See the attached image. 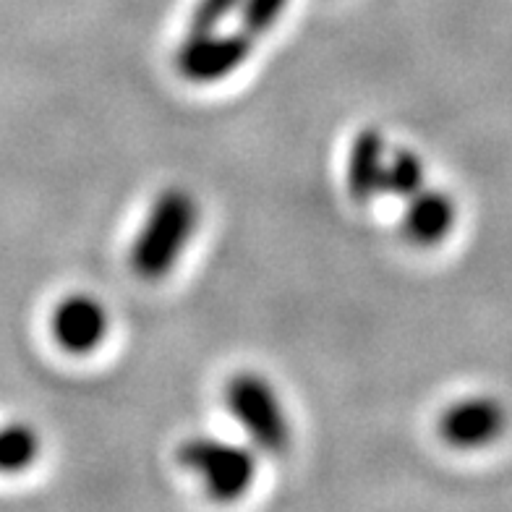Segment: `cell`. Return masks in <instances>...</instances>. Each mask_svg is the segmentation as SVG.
Segmentation results:
<instances>
[{
  "instance_id": "cell-3",
  "label": "cell",
  "mask_w": 512,
  "mask_h": 512,
  "mask_svg": "<svg viewBox=\"0 0 512 512\" xmlns=\"http://www.w3.org/2000/svg\"><path fill=\"white\" fill-rule=\"evenodd\" d=\"M178 463L202 479L209 497L233 502L249 492L256 479V455L243 445L217 437H189L176 450Z\"/></svg>"
},
{
  "instance_id": "cell-1",
  "label": "cell",
  "mask_w": 512,
  "mask_h": 512,
  "mask_svg": "<svg viewBox=\"0 0 512 512\" xmlns=\"http://www.w3.org/2000/svg\"><path fill=\"white\" fill-rule=\"evenodd\" d=\"M199 223V204L181 186L160 191L131 246V267L144 280L168 275L189 246Z\"/></svg>"
},
{
  "instance_id": "cell-9",
  "label": "cell",
  "mask_w": 512,
  "mask_h": 512,
  "mask_svg": "<svg viewBox=\"0 0 512 512\" xmlns=\"http://www.w3.org/2000/svg\"><path fill=\"white\" fill-rule=\"evenodd\" d=\"M426 186V165L413 149H398L387 155L382 178V194L398 196V199H411L413 194Z\"/></svg>"
},
{
  "instance_id": "cell-6",
  "label": "cell",
  "mask_w": 512,
  "mask_h": 512,
  "mask_svg": "<svg viewBox=\"0 0 512 512\" xmlns=\"http://www.w3.org/2000/svg\"><path fill=\"white\" fill-rule=\"evenodd\" d=\"M108 311L92 296L76 293V296L63 298L55 306L50 330H53L55 343L66 353L84 356L100 348V343L108 335Z\"/></svg>"
},
{
  "instance_id": "cell-12",
  "label": "cell",
  "mask_w": 512,
  "mask_h": 512,
  "mask_svg": "<svg viewBox=\"0 0 512 512\" xmlns=\"http://www.w3.org/2000/svg\"><path fill=\"white\" fill-rule=\"evenodd\" d=\"M241 0H196L189 19V34L217 32L233 14H238Z\"/></svg>"
},
{
  "instance_id": "cell-7",
  "label": "cell",
  "mask_w": 512,
  "mask_h": 512,
  "mask_svg": "<svg viewBox=\"0 0 512 512\" xmlns=\"http://www.w3.org/2000/svg\"><path fill=\"white\" fill-rule=\"evenodd\" d=\"M455 220H458V207L452 202V196L447 191L424 186L411 199H405L400 228L408 241L426 249V246H437L445 241L455 228Z\"/></svg>"
},
{
  "instance_id": "cell-4",
  "label": "cell",
  "mask_w": 512,
  "mask_h": 512,
  "mask_svg": "<svg viewBox=\"0 0 512 512\" xmlns=\"http://www.w3.org/2000/svg\"><path fill=\"white\" fill-rule=\"evenodd\" d=\"M251 37L249 32H207V34H189L186 42L176 53V68L183 79L194 84H212V81L228 79L233 71L246 63L251 55Z\"/></svg>"
},
{
  "instance_id": "cell-8",
  "label": "cell",
  "mask_w": 512,
  "mask_h": 512,
  "mask_svg": "<svg viewBox=\"0 0 512 512\" xmlns=\"http://www.w3.org/2000/svg\"><path fill=\"white\" fill-rule=\"evenodd\" d=\"M387 144L379 128H361L351 142L348 152V168H345V181L348 191L356 202L369 204L382 194L384 165H387Z\"/></svg>"
},
{
  "instance_id": "cell-5",
  "label": "cell",
  "mask_w": 512,
  "mask_h": 512,
  "mask_svg": "<svg viewBox=\"0 0 512 512\" xmlns=\"http://www.w3.org/2000/svg\"><path fill=\"white\" fill-rule=\"evenodd\" d=\"M507 426L505 405L489 395H471L447 405L437 432L455 450H479L502 437Z\"/></svg>"
},
{
  "instance_id": "cell-11",
  "label": "cell",
  "mask_w": 512,
  "mask_h": 512,
  "mask_svg": "<svg viewBox=\"0 0 512 512\" xmlns=\"http://www.w3.org/2000/svg\"><path fill=\"white\" fill-rule=\"evenodd\" d=\"M288 0H241V29L249 32L251 37H259L267 29L277 24V19L283 16Z\"/></svg>"
},
{
  "instance_id": "cell-2",
  "label": "cell",
  "mask_w": 512,
  "mask_h": 512,
  "mask_svg": "<svg viewBox=\"0 0 512 512\" xmlns=\"http://www.w3.org/2000/svg\"><path fill=\"white\" fill-rule=\"evenodd\" d=\"M225 408L236 418L256 450L283 455L290 445L288 416L272 384L259 374L241 371L225 384Z\"/></svg>"
},
{
  "instance_id": "cell-10",
  "label": "cell",
  "mask_w": 512,
  "mask_h": 512,
  "mask_svg": "<svg viewBox=\"0 0 512 512\" xmlns=\"http://www.w3.org/2000/svg\"><path fill=\"white\" fill-rule=\"evenodd\" d=\"M40 455V437L27 424L0 426V473H21Z\"/></svg>"
}]
</instances>
